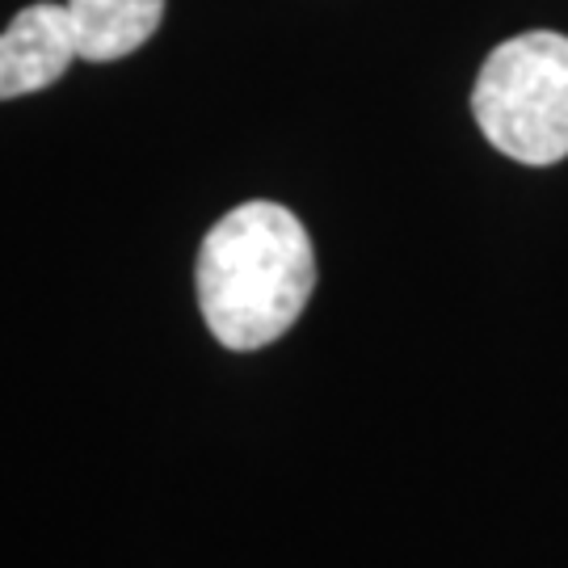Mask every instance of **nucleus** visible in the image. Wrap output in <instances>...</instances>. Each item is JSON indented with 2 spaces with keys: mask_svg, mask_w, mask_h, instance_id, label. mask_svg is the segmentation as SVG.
<instances>
[{
  "mask_svg": "<svg viewBox=\"0 0 568 568\" xmlns=\"http://www.w3.org/2000/svg\"><path fill=\"white\" fill-rule=\"evenodd\" d=\"M194 278L215 342L248 354L278 342L304 316L316 286V253L286 206L244 203L206 232Z\"/></svg>",
  "mask_w": 568,
  "mask_h": 568,
  "instance_id": "nucleus-1",
  "label": "nucleus"
},
{
  "mask_svg": "<svg viewBox=\"0 0 568 568\" xmlns=\"http://www.w3.org/2000/svg\"><path fill=\"white\" fill-rule=\"evenodd\" d=\"M471 114L485 140L518 164H556L568 156V39L530 30L501 42L485 60Z\"/></svg>",
  "mask_w": 568,
  "mask_h": 568,
  "instance_id": "nucleus-2",
  "label": "nucleus"
},
{
  "mask_svg": "<svg viewBox=\"0 0 568 568\" xmlns=\"http://www.w3.org/2000/svg\"><path fill=\"white\" fill-rule=\"evenodd\" d=\"M81 60L68 4H26L0 34V102L39 93Z\"/></svg>",
  "mask_w": 568,
  "mask_h": 568,
  "instance_id": "nucleus-3",
  "label": "nucleus"
},
{
  "mask_svg": "<svg viewBox=\"0 0 568 568\" xmlns=\"http://www.w3.org/2000/svg\"><path fill=\"white\" fill-rule=\"evenodd\" d=\"M81 60L114 63L161 30L164 0H63Z\"/></svg>",
  "mask_w": 568,
  "mask_h": 568,
  "instance_id": "nucleus-4",
  "label": "nucleus"
}]
</instances>
